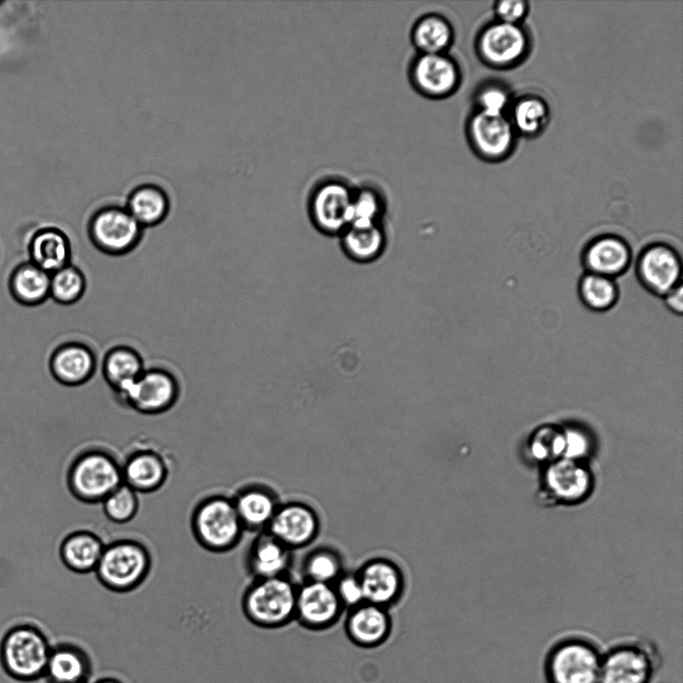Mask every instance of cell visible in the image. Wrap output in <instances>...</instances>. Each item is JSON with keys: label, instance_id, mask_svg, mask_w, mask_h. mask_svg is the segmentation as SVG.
<instances>
[{"label": "cell", "instance_id": "cell-1", "mask_svg": "<svg viewBox=\"0 0 683 683\" xmlns=\"http://www.w3.org/2000/svg\"><path fill=\"white\" fill-rule=\"evenodd\" d=\"M603 650L592 639L569 635L554 642L543 659L546 683H600Z\"/></svg>", "mask_w": 683, "mask_h": 683}, {"label": "cell", "instance_id": "cell-2", "mask_svg": "<svg viewBox=\"0 0 683 683\" xmlns=\"http://www.w3.org/2000/svg\"><path fill=\"white\" fill-rule=\"evenodd\" d=\"M297 586L289 576L253 579L241 601L247 620L263 629H277L295 620Z\"/></svg>", "mask_w": 683, "mask_h": 683}, {"label": "cell", "instance_id": "cell-3", "mask_svg": "<svg viewBox=\"0 0 683 683\" xmlns=\"http://www.w3.org/2000/svg\"><path fill=\"white\" fill-rule=\"evenodd\" d=\"M52 645L36 625L10 627L0 641V665L12 679L33 682L44 677Z\"/></svg>", "mask_w": 683, "mask_h": 683}, {"label": "cell", "instance_id": "cell-4", "mask_svg": "<svg viewBox=\"0 0 683 683\" xmlns=\"http://www.w3.org/2000/svg\"><path fill=\"white\" fill-rule=\"evenodd\" d=\"M191 530L198 544L213 553L231 551L245 532L232 497L217 494L196 504L191 514Z\"/></svg>", "mask_w": 683, "mask_h": 683}, {"label": "cell", "instance_id": "cell-5", "mask_svg": "<svg viewBox=\"0 0 683 683\" xmlns=\"http://www.w3.org/2000/svg\"><path fill=\"white\" fill-rule=\"evenodd\" d=\"M151 567L148 548L137 540L124 538L105 545L94 572L106 589L128 593L145 582Z\"/></svg>", "mask_w": 683, "mask_h": 683}, {"label": "cell", "instance_id": "cell-6", "mask_svg": "<svg viewBox=\"0 0 683 683\" xmlns=\"http://www.w3.org/2000/svg\"><path fill=\"white\" fill-rule=\"evenodd\" d=\"M66 480L77 500L86 504L101 503L123 483L121 464L106 450L88 449L74 458Z\"/></svg>", "mask_w": 683, "mask_h": 683}, {"label": "cell", "instance_id": "cell-7", "mask_svg": "<svg viewBox=\"0 0 683 683\" xmlns=\"http://www.w3.org/2000/svg\"><path fill=\"white\" fill-rule=\"evenodd\" d=\"M659 665L656 649L642 641H623L603 651L600 683H651Z\"/></svg>", "mask_w": 683, "mask_h": 683}, {"label": "cell", "instance_id": "cell-8", "mask_svg": "<svg viewBox=\"0 0 683 683\" xmlns=\"http://www.w3.org/2000/svg\"><path fill=\"white\" fill-rule=\"evenodd\" d=\"M143 228L125 207L108 205L98 209L88 223L93 245L111 256L131 252L140 242Z\"/></svg>", "mask_w": 683, "mask_h": 683}, {"label": "cell", "instance_id": "cell-9", "mask_svg": "<svg viewBox=\"0 0 683 683\" xmlns=\"http://www.w3.org/2000/svg\"><path fill=\"white\" fill-rule=\"evenodd\" d=\"M121 402L135 411L155 415L172 408L179 397V384L168 370L145 368L125 390L116 394Z\"/></svg>", "mask_w": 683, "mask_h": 683}, {"label": "cell", "instance_id": "cell-10", "mask_svg": "<svg viewBox=\"0 0 683 683\" xmlns=\"http://www.w3.org/2000/svg\"><path fill=\"white\" fill-rule=\"evenodd\" d=\"M408 74L412 87L420 95L434 100L451 96L461 81L459 66L447 53H417Z\"/></svg>", "mask_w": 683, "mask_h": 683}, {"label": "cell", "instance_id": "cell-11", "mask_svg": "<svg viewBox=\"0 0 683 683\" xmlns=\"http://www.w3.org/2000/svg\"><path fill=\"white\" fill-rule=\"evenodd\" d=\"M345 611L333 584L303 581L297 586L295 620L310 631L334 626Z\"/></svg>", "mask_w": 683, "mask_h": 683}, {"label": "cell", "instance_id": "cell-12", "mask_svg": "<svg viewBox=\"0 0 683 683\" xmlns=\"http://www.w3.org/2000/svg\"><path fill=\"white\" fill-rule=\"evenodd\" d=\"M636 274L642 286L650 293L664 297L681 284L682 261L672 246L656 242L639 254Z\"/></svg>", "mask_w": 683, "mask_h": 683}, {"label": "cell", "instance_id": "cell-13", "mask_svg": "<svg viewBox=\"0 0 683 683\" xmlns=\"http://www.w3.org/2000/svg\"><path fill=\"white\" fill-rule=\"evenodd\" d=\"M266 531L291 551L310 545L320 531V519L310 505L300 501L280 503Z\"/></svg>", "mask_w": 683, "mask_h": 683}, {"label": "cell", "instance_id": "cell-14", "mask_svg": "<svg viewBox=\"0 0 683 683\" xmlns=\"http://www.w3.org/2000/svg\"><path fill=\"white\" fill-rule=\"evenodd\" d=\"M353 190L335 179L317 185L309 201L315 226L328 234L342 233L350 223Z\"/></svg>", "mask_w": 683, "mask_h": 683}, {"label": "cell", "instance_id": "cell-15", "mask_svg": "<svg viewBox=\"0 0 683 683\" xmlns=\"http://www.w3.org/2000/svg\"><path fill=\"white\" fill-rule=\"evenodd\" d=\"M365 602L389 609L402 597L405 578L402 569L385 557H374L356 571Z\"/></svg>", "mask_w": 683, "mask_h": 683}, {"label": "cell", "instance_id": "cell-16", "mask_svg": "<svg viewBox=\"0 0 683 683\" xmlns=\"http://www.w3.org/2000/svg\"><path fill=\"white\" fill-rule=\"evenodd\" d=\"M477 46L486 63L507 67L522 59L528 47V39L517 24L499 21L481 32Z\"/></svg>", "mask_w": 683, "mask_h": 683}, {"label": "cell", "instance_id": "cell-17", "mask_svg": "<svg viewBox=\"0 0 683 683\" xmlns=\"http://www.w3.org/2000/svg\"><path fill=\"white\" fill-rule=\"evenodd\" d=\"M345 633L356 646L364 649L383 645L392 632L389 609L363 602L346 610Z\"/></svg>", "mask_w": 683, "mask_h": 683}, {"label": "cell", "instance_id": "cell-18", "mask_svg": "<svg viewBox=\"0 0 683 683\" xmlns=\"http://www.w3.org/2000/svg\"><path fill=\"white\" fill-rule=\"evenodd\" d=\"M97 366L93 350L77 340L59 344L51 354L49 368L54 379L70 388L79 387L91 379Z\"/></svg>", "mask_w": 683, "mask_h": 683}, {"label": "cell", "instance_id": "cell-19", "mask_svg": "<svg viewBox=\"0 0 683 683\" xmlns=\"http://www.w3.org/2000/svg\"><path fill=\"white\" fill-rule=\"evenodd\" d=\"M467 133L475 151L487 159L504 157L514 142L513 125L504 115L477 111L468 121Z\"/></svg>", "mask_w": 683, "mask_h": 683}, {"label": "cell", "instance_id": "cell-20", "mask_svg": "<svg viewBox=\"0 0 683 683\" xmlns=\"http://www.w3.org/2000/svg\"><path fill=\"white\" fill-rule=\"evenodd\" d=\"M632 261L628 243L616 235H601L591 240L582 254L586 272L614 279L623 274Z\"/></svg>", "mask_w": 683, "mask_h": 683}, {"label": "cell", "instance_id": "cell-21", "mask_svg": "<svg viewBox=\"0 0 683 683\" xmlns=\"http://www.w3.org/2000/svg\"><path fill=\"white\" fill-rule=\"evenodd\" d=\"M29 261L53 274L73 260V246L68 234L55 225H42L32 234L28 245Z\"/></svg>", "mask_w": 683, "mask_h": 683}, {"label": "cell", "instance_id": "cell-22", "mask_svg": "<svg viewBox=\"0 0 683 683\" xmlns=\"http://www.w3.org/2000/svg\"><path fill=\"white\" fill-rule=\"evenodd\" d=\"M292 551L266 530L257 533L248 548L245 565L253 579L288 574Z\"/></svg>", "mask_w": 683, "mask_h": 683}, {"label": "cell", "instance_id": "cell-23", "mask_svg": "<svg viewBox=\"0 0 683 683\" xmlns=\"http://www.w3.org/2000/svg\"><path fill=\"white\" fill-rule=\"evenodd\" d=\"M232 500L244 530L257 533L267 529L280 505L275 492L259 484L241 488Z\"/></svg>", "mask_w": 683, "mask_h": 683}, {"label": "cell", "instance_id": "cell-24", "mask_svg": "<svg viewBox=\"0 0 683 683\" xmlns=\"http://www.w3.org/2000/svg\"><path fill=\"white\" fill-rule=\"evenodd\" d=\"M93 664L80 645L60 642L52 645L44 677L48 683H88Z\"/></svg>", "mask_w": 683, "mask_h": 683}, {"label": "cell", "instance_id": "cell-25", "mask_svg": "<svg viewBox=\"0 0 683 683\" xmlns=\"http://www.w3.org/2000/svg\"><path fill=\"white\" fill-rule=\"evenodd\" d=\"M123 483L138 494L159 490L168 478V467L164 458L151 449L132 452L121 464Z\"/></svg>", "mask_w": 683, "mask_h": 683}, {"label": "cell", "instance_id": "cell-26", "mask_svg": "<svg viewBox=\"0 0 683 683\" xmlns=\"http://www.w3.org/2000/svg\"><path fill=\"white\" fill-rule=\"evenodd\" d=\"M590 485L588 470L575 459L554 461L545 476V492L553 500H578Z\"/></svg>", "mask_w": 683, "mask_h": 683}, {"label": "cell", "instance_id": "cell-27", "mask_svg": "<svg viewBox=\"0 0 683 683\" xmlns=\"http://www.w3.org/2000/svg\"><path fill=\"white\" fill-rule=\"evenodd\" d=\"M100 536L89 530H76L66 535L59 547L63 565L76 574L94 572L105 548Z\"/></svg>", "mask_w": 683, "mask_h": 683}, {"label": "cell", "instance_id": "cell-28", "mask_svg": "<svg viewBox=\"0 0 683 683\" xmlns=\"http://www.w3.org/2000/svg\"><path fill=\"white\" fill-rule=\"evenodd\" d=\"M410 37L418 54L447 53L454 40V30L446 17L430 12L414 22Z\"/></svg>", "mask_w": 683, "mask_h": 683}, {"label": "cell", "instance_id": "cell-29", "mask_svg": "<svg viewBox=\"0 0 683 683\" xmlns=\"http://www.w3.org/2000/svg\"><path fill=\"white\" fill-rule=\"evenodd\" d=\"M145 369L139 352L128 345L110 348L102 362L106 382L118 394L125 390Z\"/></svg>", "mask_w": 683, "mask_h": 683}, {"label": "cell", "instance_id": "cell-30", "mask_svg": "<svg viewBox=\"0 0 683 683\" xmlns=\"http://www.w3.org/2000/svg\"><path fill=\"white\" fill-rule=\"evenodd\" d=\"M125 208L142 228L151 227L166 218L170 201L161 187L147 183L131 191Z\"/></svg>", "mask_w": 683, "mask_h": 683}, {"label": "cell", "instance_id": "cell-31", "mask_svg": "<svg viewBox=\"0 0 683 683\" xmlns=\"http://www.w3.org/2000/svg\"><path fill=\"white\" fill-rule=\"evenodd\" d=\"M51 274L30 261L20 263L11 273L9 289L20 304L36 306L50 297Z\"/></svg>", "mask_w": 683, "mask_h": 683}, {"label": "cell", "instance_id": "cell-32", "mask_svg": "<svg viewBox=\"0 0 683 683\" xmlns=\"http://www.w3.org/2000/svg\"><path fill=\"white\" fill-rule=\"evenodd\" d=\"M344 572L342 556L330 547L313 549L302 563L303 581L333 584Z\"/></svg>", "mask_w": 683, "mask_h": 683}, {"label": "cell", "instance_id": "cell-33", "mask_svg": "<svg viewBox=\"0 0 683 683\" xmlns=\"http://www.w3.org/2000/svg\"><path fill=\"white\" fill-rule=\"evenodd\" d=\"M578 294L588 309L604 312L617 303L619 289L614 279L586 272L579 280Z\"/></svg>", "mask_w": 683, "mask_h": 683}, {"label": "cell", "instance_id": "cell-34", "mask_svg": "<svg viewBox=\"0 0 683 683\" xmlns=\"http://www.w3.org/2000/svg\"><path fill=\"white\" fill-rule=\"evenodd\" d=\"M341 234L346 252L356 260H372L380 254L384 246V235L378 225L349 226Z\"/></svg>", "mask_w": 683, "mask_h": 683}, {"label": "cell", "instance_id": "cell-35", "mask_svg": "<svg viewBox=\"0 0 683 683\" xmlns=\"http://www.w3.org/2000/svg\"><path fill=\"white\" fill-rule=\"evenodd\" d=\"M86 291V278L73 262L51 274L50 298L63 306L79 302Z\"/></svg>", "mask_w": 683, "mask_h": 683}, {"label": "cell", "instance_id": "cell-36", "mask_svg": "<svg viewBox=\"0 0 683 683\" xmlns=\"http://www.w3.org/2000/svg\"><path fill=\"white\" fill-rule=\"evenodd\" d=\"M383 210V201L372 187L364 186L353 190L349 226L369 227L378 225ZM348 226V227H349Z\"/></svg>", "mask_w": 683, "mask_h": 683}, {"label": "cell", "instance_id": "cell-37", "mask_svg": "<svg viewBox=\"0 0 683 683\" xmlns=\"http://www.w3.org/2000/svg\"><path fill=\"white\" fill-rule=\"evenodd\" d=\"M101 505L109 521L125 524L132 521L139 511V494L122 483L101 502Z\"/></svg>", "mask_w": 683, "mask_h": 683}, {"label": "cell", "instance_id": "cell-38", "mask_svg": "<svg viewBox=\"0 0 683 683\" xmlns=\"http://www.w3.org/2000/svg\"><path fill=\"white\" fill-rule=\"evenodd\" d=\"M529 450L536 460L555 461L565 456L566 438L564 427L544 425L530 437Z\"/></svg>", "mask_w": 683, "mask_h": 683}, {"label": "cell", "instance_id": "cell-39", "mask_svg": "<svg viewBox=\"0 0 683 683\" xmlns=\"http://www.w3.org/2000/svg\"><path fill=\"white\" fill-rule=\"evenodd\" d=\"M548 109L539 98L526 97L514 107L513 124L517 130L525 135L539 133L547 124Z\"/></svg>", "mask_w": 683, "mask_h": 683}, {"label": "cell", "instance_id": "cell-40", "mask_svg": "<svg viewBox=\"0 0 683 683\" xmlns=\"http://www.w3.org/2000/svg\"><path fill=\"white\" fill-rule=\"evenodd\" d=\"M334 589L345 611L365 602L356 572H344L334 583Z\"/></svg>", "mask_w": 683, "mask_h": 683}, {"label": "cell", "instance_id": "cell-41", "mask_svg": "<svg viewBox=\"0 0 683 683\" xmlns=\"http://www.w3.org/2000/svg\"><path fill=\"white\" fill-rule=\"evenodd\" d=\"M508 102L507 92L496 85L484 87L477 94L478 111L488 115H504Z\"/></svg>", "mask_w": 683, "mask_h": 683}, {"label": "cell", "instance_id": "cell-42", "mask_svg": "<svg viewBox=\"0 0 683 683\" xmlns=\"http://www.w3.org/2000/svg\"><path fill=\"white\" fill-rule=\"evenodd\" d=\"M496 14L500 22L517 24L527 11V4L519 0H505L497 3Z\"/></svg>", "mask_w": 683, "mask_h": 683}, {"label": "cell", "instance_id": "cell-43", "mask_svg": "<svg viewBox=\"0 0 683 683\" xmlns=\"http://www.w3.org/2000/svg\"><path fill=\"white\" fill-rule=\"evenodd\" d=\"M667 308L675 313L681 314L683 311V288L682 283L669 291L664 297Z\"/></svg>", "mask_w": 683, "mask_h": 683}, {"label": "cell", "instance_id": "cell-44", "mask_svg": "<svg viewBox=\"0 0 683 683\" xmlns=\"http://www.w3.org/2000/svg\"><path fill=\"white\" fill-rule=\"evenodd\" d=\"M94 683H124V682L121 681L120 679L116 678V677L106 676V677L99 678Z\"/></svg>", "mask_w": 683, "mask_h": 683}]
</instances>
